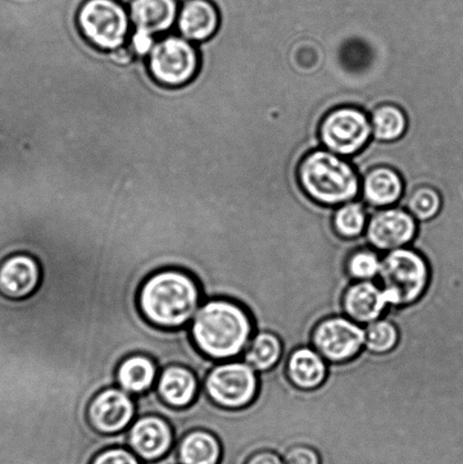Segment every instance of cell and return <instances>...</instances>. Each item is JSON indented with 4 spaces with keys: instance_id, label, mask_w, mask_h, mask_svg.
<instances>
[{
    "instance_id": "cell-5",
    "label": "cell",
    "mask_w": 463,
    "mask_h": 464,
    "mask_svg": "<svg viewBox=\"0 0 463 464\" xmlns=\"http://www.w3.org/2000/svg\"><path fill=\"white\" fill-rule=\"evenodd\" d=\"M130 24L129 7L121 0H84L76 14L81 35L104 53L124 47Z\"/></svg>"
},
{
    "instance_id": "cell-2",
    "label": "cell",
    "mask_w": 463,
    "mask_h": 464,
    "mask_svg": "<svg viewBox=\"0 0 463 464\" xmlns=\"http://www.w3.org/2000/svg\"><path fill=\"white\" fill-rule=\"evenodd\" d=\"M203 303L198 282L178 268L153 273L139 293V307L145 320L163 330L188 327Z\"/></svg>"
},
{
    "instance_id": "cell-22",
    "label": "cell",
    "mask_w": 463,
    "mask_h": 464,
    "mask_svg": "<svg viewBox=\"0 0 463 464\" xmlns=\"http://www.w3.org/2000/svg\"><path fill=\"white\" fill-rule=\"evenodd\" d=\"M283 354L284 344L279 336L269 331H261L254 334L240 359L257 372H265L278 365Z\"/></svg>"
},
{
    "instance_id": "cell-26",
    "label": "cell",
    "mask_w": 463,
    "mask_h": 464,
    "mask_svg": "<svg viewBox=\"0 0 463 464\" xmlns=\"http://www.w3.org/2000/svg\"><path fill=\"white\" fill-rule=\"evenodd\" d=\"M365 327V349L371 353L384 354L392 352L399 343L397 326L387 318H380Z\"/></svg>"
},
{
    "instance_id": "cell-23",
    "label": "cell",
    "mask_w": 463,
    "mask_h": 464,
    "mask_svg": "<svg viewBox=\"0 0 463 464\" xmlns=\"http://www.w3.org/2000/svg\"><path fill=\"white\" fill-rule=\"evenodd\" d=\"M371 122L374 138L381 142H393L402 138L408 127L406 113L392 104L375 109Z\"/></svg>"
},
{
    "instance_id": "cell-8",
    "label": "cell",
    "mask_w": 463,
    "mask_h": 464,
    "mask_svg": "<svg viewBox=\"0 0 463 464\" xmlns=\"http://www.w3.org/2000/svg\"><path fill=\"white\" fill-rule=\"evenodd\" d=\"M373 133L371 122L361 109H334L320 126V138L328 151L340 157H351L361 152Z\"/></svg>"
},
{
    "instance_id": "cell-13",
    "label": "cell",
    "mask_w": 463,
    "mask_h": 464,
    "mask_svg": "<svg viewBox=\"0 0 463 464\" xmlns=\"http://www.w3.org/2000/svg\"><path fill=\"white\" fill-rule=\"evenodd\" d=\"M389 307L387 295L376 281L352 282L344 291V316L362 326L382 318Z\"/></svg>"
},
{
    "instance_id": "cell-10",
    "label": "cell",
    "mask_w": 463,
    "mask_h": 464,
    "mask_svg": "<svg viewBox=\"0 0 463 464\" xmlns=\"http://www.w3.org/2000/svg\"><path fill=\"white\" fill-rule=\"evenodd\" d=\"M88 418L98 433L121 434L138 418V404L133 395L118 386H111L95 395L88 409Z\"/></svg>"
},
{
    "instance_id": "cell-12",
    "label": "cell",
    "mask_w": 463,
    "mask_h": 464,
    "mask_svg": "<svg viewBox=\"0 0 463 464\" xmlns=\"http://www.w3.org/2000/svg\"><path fill=\"white\" fill-rule=\"evenodd\" d=\"M127 448L140 460L156 462L174 450L175 431L169 421L156 413L139 416L126 430Z\"/></svg>"
},
{
    "instance_id": "cell-6",
    "label": "cell",
    "mask_w": 463,
    "mask_h": 464,
    "mask_svg": "<svg viewBox=\"0 0 463 464\" xmlns=\"http://www.w3.org/2000/svg\"><path fill=\"white\" fill-rule=\"evenodd\" d=\"M201 56L197 47L180 35H167L157 41L148 57V71L157 84L181 89L197 79Z\"/></svg>"
},
{
    "instance_id": "cell-18",
    "label": "cell",
    "mask_w": 463,
    "mask_h": 464,
    "mask_svg": "<svg viewBox=\"0 0 463 464\" xmlns=\"http://www.w3.org/2000/svg\"><path fill=\"white\" fill-rule=\"evenodd\" d=\"M180 4V0H130L127 7L134 29L161 35L177 24Z\"/></svg>"
},
{
    "instance_id": "cell-1",
    "label": "cell",
    "mask_w": 463,
    "mask_h": 464,
    "mask_svg": "<svg viewBox=\"0 0 463 464\" xmlns=\"http://www.w3.org/2000/svg\"><path fill=\"white\" fill-rule=\"evenodd\" d=\"M188 330L198 352L216 362L242 358L256 334L247 309L226 298L206 300Z\"/></svg>"
},
{
    "instance_id": "cell-21",
    "label": "cell",
    "mask_w": 463,
    "mask_h": 464,
    "mask_svg": "<svg viewBox=\"0 0 463 464\" xmlns=\"http://www.w3.org/2000/svg\"><path fill=\"white\" fill-rule=\"evenodd\" d=\"M174 449L179 464H219L222 458L219 439L206 430L188 431Z\"/></svg>"
},
{
    "instance_id": "cell-30",
    "label": "cell",
    "mask_w": 463,
    "mask_h": 464,
    "mask_svg": "<svg viewBox=\"0 0 463 464\" xmlns=\"http://www.w3.org/2000/svg\"><path fill=\"white\" fill-rule=\"evenodd\" d=\"M154 36L156 35L149 34L147 31L134 29L130 39V48L135 54V57H149V54L151 53L154 45L157 44Z\"/></svg>"
},
{
    "instance_id": "cell-15",
    "label": "cell",
    "mask_w": 463,
    "mask_h": 464,
    "mask_svg": "<svg viewBox=\"0 0 463 464\" xmlns=\"http://www.w3.org/2000/svg\"><path fill=\"white\" fill-rule=\"evenodd\" d=\"M221 26L219 8L213 0H184L180 4L177 30L190 43L211 40Z\"/></svg>"
},
{
    "instance_id": "cell-17",
    "label": "cell",
    "mask_w": 463,
    "mask_h": 464,
    "mask_svg": "<svg viewBox=\"0 0 463 464\" xmlns=\"http://www.w3.org/2000/svg\"><path fill=\"white\" fill-rule=\"evenodd\" d=\"M283 356L285 358V374L294 388L315 390L328 377L329 362L312 345H303Z\"/></svg>"
},
{
    "instance_id": "cell-4",
    "label": "cell",
    "mask_w": 463,
    "mask_h": 464,
    "mask_svg": "<svg viewBox=\"0 0 463 464\" xmlns=\"http://www.w3.org/2000/svg\"><path fill=\"white\" fill-rule=\"evenodd\" d=\"M429 266L423 254L411 246L383 254L378 282L390 307L414 304L424 295L429 282Z\"/></svg>"
},
{
    "instance_id": "cell-20",
    "label": "cell",
    "mask_w": 463,
    "mask_h": 464,
    "mask_svg": "<svg viewBox=\"0 0 463 464\" xmlns=\"http://www.w3.org/2000/svg\"><path fill=\"white\" fill-rule=\"evenodd\" d=\"M403 194V180L396 170L378 167L367 172L362 181V197L373 208H390Z\"/></svg>"
},
{
    "instance_id": "cell-16",
    "label": "cell",
    "mask_w": 463,
    "mask_h": 464,
    "mask_svg": "<svg viewBox=\"0 0 463 464\" xmlns=\"http://www.w3.org/2000/svg\"><path fill=\"white\" fill-rule=\"evenodd\" d=\"M154 390L168 407L186 409L195 402L202 385L190 368L174 363L159 372Z\"/></svg>"
},
{
    "instance_id": "cell-24",
    "label": "cell",
    "mask_w": 463,
    "mask_h": 464,
    "mask_svg": "<svg viewBox=\"0 0 463 464\" xmlns=\"http://www.w3.org/2000/svg\"><path fill=\"white\" fill-rule=\"evenodd\" d=\"M366 208L360 202H349L337 208L333 217V229L343 239H357L365 235Z\"/></svg>"
},
{
    "instance_id": "cell-7",
    "label": "cell",
    "mask_w": 463,
    "mask_h": 464,
    "mask_svg": "<svg viewBox=\"0 0 463 464\" xmlns=\"http://www.w3.org/2000/svg\"><path fill=\"white\" fill-rule=\"evenodd\" d=\"M258 384V372L242 359H235L217 362L207 372L202 389L217 407L239 411L256 400Z\"/></svg>"
},
{
    "instance_id": "cell-25",
    "label": "cell",
    "mask_w": 463,
    "mask_h": 464,
    "mask_svg": "<svg viewBox=\"0 0 463 464\" xmlns=\"http://www.w3.org/2000/svg\"><path fill=\"white\" fill-rule=\"evenodd\" d=\"M383 254L370 245L352 250L346 262V271L352 282L378 279Z\"/></svg>"
},
{
    "instance_id": "cell-3",
    "label": "cell",
    "mask_w": 463,
    "mask_h": 464,
    "mask_svg": "<svg viewBox=\"0 0 463 464\" xmlns=\"http://www.w3.org/2000/svg\"><path fill=\"white\" fill-rule=\"evenodd\" d=\"M298 180L304 192L323 207L352 202L361 190L360 177L352 163L324 150H316L303 159Z\"/></svg>"
},
{
    "instance_id": "cell-14",
    "label": "cell",
    "mask_w": 463,
    "mask_h": 464,
    "mask_svg": "<svg viewBox=\"0 0 463 464\" xmlns=\"http://www.w3.org/2000/svg\"><path fill=\"white\" fill-rule=\"evenodd\" d=\"M41 268L29 254H13L0 263V295L12 300L29 297L38 288Z\"/></svg>"
},
{
    "instance_id": "cell-11",
    "label": "cell",
    "mask_w": 463,
    "mask_h": 464,
    "mask_svg": "<svg viewBox=\"0 0 463 464\" xmlns=\"http://www.w3.org/2000/svg\"><path fill=\"white\" fill-rule=\"evenodd\" d=\"M419 232V221L410 212L399 208H384L371 218L365 238L371 248L385 254L408 247Z\"/></svg>"
},
{
    "instance_id": "cell-27",
    "label": "cell",
    "mask_w": 463,
    "mask_h": 464,
    "mask_svg": "<svg viewBox=\"0 0 463 464\" xmlns=\"http://www.w3.org/2000/svg\"><path fill=\"white\" fill-rule=\"evenodd\" d=\"M408 212L419 222L435 219L442 210L441 195L432 188H420L410 194L406 203Z\"/></svg>"
},
{
    "instance_id": "cell-28",
    "label": "cell",
    "mask_w": 463,
    "mask_h": 464,
    "mask_svg": "<svg viewBox=\"0 0 463 464\" xmlns=\"http://www.w3.org/2000/svg\"><path fill=\"white\" fill-rule=\"evenodd\" d=\"M90 464H143L140 459L127 447H111L102 450Z\"/></svg>"
},
{
    "instance_id": "cell-9",
    "label": "cell",
    "mask_w": 463,
    "mask_h": 464,
    "mask_svg": "<svg viewBox=\"0 0 463 464\" xmlns=\"http://www.w3.org/2000/svg\"><path fill=\"white\" fill-rule=\"evenodd\" d=\"M311 345L329 363L356 358L365 348V327L347 316L324 318L313 330Z\"/></svg>"
},
{
    "instance_id": "cell-29",
    "label": "cell",
    "mask_w": 463,
    "mask_h": 464,
    "mask_svg": "<svg viewBox=\"0 0 463 464\" xmlns=\"http://www.w3.org/2000/svg\"><path fill=\"white\" fill-rule=\"evenodd\" d=\"M285 464H322L321 454L315 448L306 444H296L283 454Z\"/></svg>"
},
{
    "instance_id": "cell-32",
    "label": "cell",
    "mask_w": 463,
    "mask_h": 464,
    "mask_svg": "<svg viewBox=\"0 0 463 464\" xmlns=\"http://www.w3.org/2000/svg\"><path fill=\"white\" fill-rule=\"evenodd\" d=\"M135 58V54L133 52H131V49L129 47H121L120 49L115 50V52H112L109 53V59H111V62L112 63H115V65L118 66H129L130 63H133Z\"/></svg>"
},
{
    "instance_id": "cell-19",
    "label": "cell",
    "mask_w": 463,
    "mask_h": 464,
    "mask_svg": "<svg viewBox=\"0 0 463 464\" xmlns=\"http://www.w3.org/2000/svg\"><path fill=\"white\" fill-rule=\"evenodd\" d=\"M159 372L160 368L148 354H130L117 368L116 385L133 397H138L156 388Z\"/></svg>"
},
{
    "instance_id": "cell-31",
    "label": "cell",
    "mask_w": 463,
    "mask_h": 464,
    "mask_svg": "<svg viewBox=\"0 0 463 464\" xmlns=\"http://www.w3.org/2000/svg\"><path fill=\"white\" fill-rule=\"evenodd\" d=\"M244 464H285L281 454L271 450H261L251 454Z\"/></svg>"
}]
</instances>
